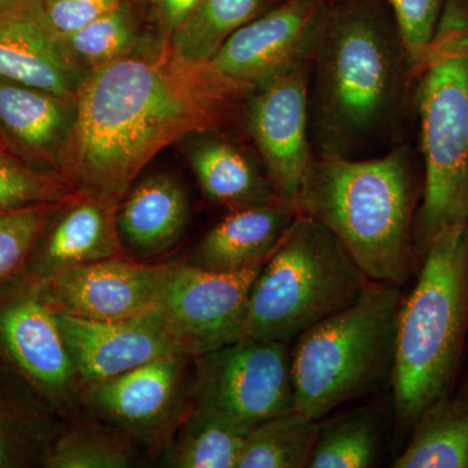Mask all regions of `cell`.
Returning a JSON list of instances; mask_svg holds the SVG:
<instances>
[{
    "mask_svg": "<svg viewBox=\"0 0 468 468\" xmlns=\"http://www.w3.org/2000/svg\"><path fill=\"white\" fill-rule=\"evenodd\" d=\"M140 42L128 57L89 70L81 86L57 167L73 194L120 205L160 151L218 131L250 94L209 61L180 57L169 37Z\"/></svg>",
    "mask_w": 468,
    "mask_h": 468,
    "instance_id": "1",
    "label": "cell"
},
{
    "mask_svg": "<svg viewBox=\"0 0 468 468\" xmlns=\"http://www.w3.org/2000/svg\"><path fill=\"white\" fill-rule=\"evenodd\" d=\"M414 72L392 14L377 0H347L329 8L310 64L314 151L363 159L399 146Z\"/></svg>",
    "mask_w": 468,
    "mask_h": 468,
    "instance_id": "2",
    "label": "cell"
},
{
    "mask_svg": "<svg viewBox=\"0 0 468 468\" xmlns=\"http://www.w3.org/2000/svg\"><path fill=\"white\" fill-rule=\"evenodd\" d=\"M371 282L401 286L411 264L414 177L406 146L363 159L315 156L294 201Z\"/></svg>",
    "mask_w": 468,
    "mask_h": 468,
    "instance_id": "3",
    "label": "cell"
},
{
    "mask_svg": "<svg viewBox=\"0 0 468 468\" xmlns=\"http://www.w3.org/2000/svg\"><path fill=\"white\" fill-rule=\"evenodd\" d=\"M415 288L397 316L392 380L396 414L415 423L431 403L448 396L468 322V223L440 230Z\"/></svg>",
    "mask_w": 468,
    "mask_h": 468,
    "instance_id": "4",
    "label": "cell"
},
{
    "mask_svg": "<svg viewBox=\"0 0 468 468\" xmlns=\"http://www.w3.org/2000/svg\"><path fill=\"white\" fill-rule=\"evenodd\" d=\"M399 285L372 282L358 300L298 337L292 358L295 411L322 420L392 378Z\"/></svg>",
    "mask_w": 468,
    "mask_h": 468,
    "instance_id": "5",
    "label": "cell"
},
{
    "mask_svg": "<svg viewBox=\"0 0 468 468\" xmlns=\"http://www.w3.org/2000/svg\"><path fill=\"white\" fill-rule=\"evenodd\" d=\"M372 282L334 233L298 214L252 285L245 337L292 343Z\"/></svg>",
    "mask_w": 468,
    "mask_h": 468,
    "instance_id": "6",
    "label": "cell"
},
{
    "mask_svg": "<svg viewBox=\"0 0 468 468\" xmlns=\"http://www.w3.org/2000/svg\"><path fill=\"white\" fill-rule=\"evenodd\" d=\"M419 85L423 203L415 236L424 249L440 230L468 223V58H428Z\"/></svg>",
    "mask_w": 468,
    "mask_h": 468,
    "instance_id": "7",
    "label": "cell"
},
{
    "mask_svg": "<svg viewBox=\"0 0 468 468\" xmlns=\"http://www.w3.org/2000/svg\"><path fill=\"white\" fill-rule=\"evenodd\" d=\"M194 399L252 428L294 409L288 344L243 337L197 356Z\"/></svg>",
    "mask_w": 468,
    "mask_h": 468,
    "instance_id": "8",
    "label": "cell"
},
{
    "mask_svg": "<svg viewBox=\"0 0 468 468\" xmlns=\"http://www.w3.org/2000/svg\"><path fill=\"white\" fill-rule=\"evenodd\" d=\"M264 263L232 273L175 264L156 316L187 356L236 343L245 337L252 285Z\"/></svg>",
    "mask_w": 468,
    "mask_h": 468,
    "instance_id": "9",
    "label": "cell"
},
{
    "mask_svg": "<svg viewBox=\"0 0 468 468\" xmlns=\"http://www.w3.org/2000/svg\"><path fill=\"white\" fill-rule=\"evenodd\" d=\"M310 64L292 68L254 89L246 103V126L268 180L280 199L292 203L315 159L310 135Z\"/></svg>",
    "mask_w": 468,
    "mask_h": 468,
    "instance_id": "10",
    "label": "cell"
},
{
    "mask_svg": "<svg viewBox=\"0 0 468 468\" xmlns=\"http://www.w3.org/2000/svg\"><path fill=\"white\" fill-rule=\"evenodd\" d=\"M329 8L326 0H284L239 27L209 63L254 90L311 61Z\"/></svg>",
    "mask_w": 468,
    "mask_h": 468,
    "instance_id": "11",
    "label": "cell"
},
{
    "mask_svg": "<svg viewBox=\"0 0 468 468\" xmlns=\"http://www.w3.org/2000/svg\"><path fill=\"white\" fill-rule=\"evenodd\" d=\"M174 266L111 258L61 271L38 285L58 313L116 322L155 313Z\"/></svg>",
    "mask_w": 468,
    "mask_h": 468,
    "instance_id": "12",
    "label": "cell"
},
{
    "mask_svg": "<svg viewBox=\"0 0 468 468\" xmlns=\"http://www.w3.org/2000/svg\"><path fill=\"white\" fill-rule=\"evenodd\" d=\"M55 313L77 374L90 385L162 356L186 354L155 313L116 322Z\"/></svg>",
    "mask_w": 468,
    "mask_h": 468,
    "instance_id": "13",
    "label": "cell"
},
{
    "mask_svg": "<svg viewBox=\"0 0 468 468\" xmlns=\"http://www.w3.org/2000/svg\"><path fill=\"white\" fill-rule=\"evenodd\" d=\"M88 73L48 27L39 0L0 12V79L79 100Z\"/></svg>",
    "mask_w": 468,
    "mask_h": 468,
    "instance_id": "14",
    "label": "cell"
},
{
    "mask_svg": "<svg viewBox=\"0 0 468 468\" xmlns=\"http://www.w3.org/2000/svg\"><path fill=\"white\" fill-rule=\"evenodd\" d=\"M0 346L21 374L48 397L67 396L80 380L57 313L39 285L0 307Z\"/></svg>",
    "mask_w": 468,
    "mask_h": 468,
    "instance_id": "15",
    "label": "cell"
},
{
    "mask_svg": "<svg viewBox=\"0 0 468 468\" xmlns=\"http://www.w3.org/2000/svg\"><path fill=\"white\" fill-rule=\"evenodd\" d=\"M187 354H172L90 385V399L116 423L149 433L174 414L183 388Z\"/></svg>",
    "mask_w": 468,
    "mask_h": 468,
    "instance_id": "16",
    "label": "cell"
},
{
    "mask_svg": "<svg viewBox=\"0 0 468 468\" xmlns=\"http://www.w3.org/2000/svg\"><path fill=\"white\" fill-rule=\"evenodd\" d=\"M297 217L294 203L280 198L230 211L197 243L190 264L207 272L232 273L263 263Z\"/></svg>",
    "mask_w": 468,
    "mask_h": 468,
    "instance_id": "17",
    "label": "cell"
},
{
    "mask_svg": "<svg viewBox=\"0 0 468 468\" xmlns=\"http://www.w3.org/2000/svg\"><path fill=\"white\" fill-rule=\"evenodd\" d=\"M117 207L115 203L81 194L63 203L37 255V277L45 282L69 268L124 257L117 232Z\"/></svg>",
    "mask_w": 468,
    "mask_h": 468,
    "instance_id": "18",
    "label": "cell"
},
{
    "mask_svg": "<svg viewBox=\"0 0 468 468\" xmlns=\"http://www.w3.org/2000/svg\"><path fill=\"white\" fill-rule=\"evenodd\" d=\"M189 214V198L180 181L165 174L144 178L117 207L122 248L144 258L168 251L184 236Z\"/></svg>",
    "mask_w": 468,
    "mask_h": 468,
    "instance_id": "19",
    "label": "cell"
},
{
    "mask_svg": "<svg viewBox=\"0 0 468 468\" xmlns=\"http://www.w3.org/2000/svg\"><path fill=\"white\" fill-rule=\"evenodd\" d=\"M77 106V100L0 79V128L55 167L75 125Z\"/></svg>",
    "mask_w": 468,
    "mask_h": 468,
    "instance_id": "20",
    "label": "cell"
},
{
    "mask_svg": "<svg viewBox=\"0 0 468 468\" xmlns=\"http://www.w3.org/2000/svg\"><path fill=\"white\" fill-rule=\"evenodd\" d=\"M189 160L203 193L229 211L279 199L267 175L230 141L207 135L193 144Z\"/></svg>",
    "mask_w": 468,
    "mask_h": 468,
    "instance_id": "21",
    "label": "cell"
},
{
    "mask_svg": "<svg viewBox=\"0 0 468 468\" xmlns=\"http://www.w3.org/2000/svg\"><path fill=\"white\" fill-rule=\"evenodd\" d=\"M396 468H468V399H437L415 420Z\"/></svg>",
    "mask_w": 468,
    "mask_h": 468,
    "instance_id": "22",
    "label": "cell"
},
{
    "mask_svg": "<svg viewBox=\"0 0 468 468\" xmlns=\"http://www.w3.org/2000/svg\"><path fill=\"white\" fill-rule=\"evenodd\" d=\"M320 423L301 412L277 415L252 427L237 468H304L318 439Z\"/></svg>",
    "mask_w": 468,
    "mask_h": 468,
    "instance_id": "23",
    "label": "cell"
},
{
    "mask_svg": "<svg viewBox=\"0 0 468 468\" xmlns=\"http://www.w3.org/2000/svg\"><path fill=\"white\" fill-rule=\"evenodd\" d=\"M267 0H197L180 27L169 34L180 57L209 61L239 27L257 17Z\"/></svg>",
    "mask_w": 468,
    "mask_h": 468,
    "instance_id": "24",
    "label": "cell"
},
{
    "mask_svg": "<svg viewBox=\"0 0 468 468\" xmlns=\"http://www.w3.org/2000/svg\"><path fill=\"white\" fill-rule=\"evenodd\" d=\"M251 428L196 406L187 418L172 463L178 468H237Z\"/></svg>",
    "mask_w": 468,
    "mask_h": 468,
    "instance_id": "25",
    "label": "cell"
},
{
    "mask_svg": "<svg viewBox=\"0 0 468 468\" xmlns=\"http://www.w3.org/2000/svg\"><path fill=\"white\" fill-rule=\"evenodd\" d=\"M377 421L368 412H356L323 427L314 445L309 468H367L377 461Z\"/></svg>",
    "mask_w": 468,
    "mask_h": 468,
    "instance_id": "26",
    "label": "cell"
},
{
    "mask_svg": "<svg viewBox=\"0 0 468 468\" xmlns=\"http://www.w3.org/2000/svg\"><path fill=\"white\" fill-rule=\"evenodd\" d=\"M61 41L85 69L91 70L128 57L140 38L131 8L122 3L88 26L61 37Z\"/></svg>",
    "mask_w": 468,
    "mask_h": 468,
    "instance_id": "27",
    "label": "cell"
},
{
    "mask_svg": "<svg viewBox=\"0 0 468 468\" xmlns=\"http://www.w3.org/2000/svg\"><path fill=\"white\" fill-rule=\"evenodd\" d=\"M75 194L60 176L37 171L0 144V211L58 205Z\"/></svg>",
    "mask_w": 468,
    "mask_h": 468,
    "instance_id": "28",
    "label": "cell"
},
{
    "mask_svg": "<svg viewBox=\"0 0 468 468\" xmlns=\"http://www.w3.org/2000/svg\"><path fill=\"white\" fill-rule=\"evenodd\" d=\"M66 203V202H64ZM58 205H38L0 211V284L26 263L33 246Z\"/></svg>",
    "mask_w": 468,
    "mask_h": 468,
    "instance_id": "29",
    "label": "cell"
},
{
    "mask_svg": "<svg viewBox=\"0 0 468 468\" xmlns=\"http://www.w3.org/2000/svg\"><path fill=\"white\" fill-rule=\"evenodd\" d=\"M132 452L103 433L75 430L61 436L48 452L51 468H124L132 466Z\"/></svg>",
    "mask_w": 468,
    "mask_h": 468,
    "instance_id": "30",
    "label": "cell"
},
{
    "mask_svg": "<svg viewBox=\"0 0 468 468\" xmlns=\"http://www.w3.org/2000/svg\"><path fill=\"white\" fill-rule=\"evenodd\" d=\"M448 0H387L415 70H423Z\"/></svg>",
    "mask_w": 468,
    "mask_h": 468,
    "instance_id": "31",
    "label": "cell"
},
{
    "mask_svg": "<svg viewBox=\"0 0 468 468\" xmlns=\"http://www.w3.org/2000/svg\"><path fill=\"white\" fill-rule=\"evenodd\" d=\"M124 0H39L48 27L58 37L76 32L95 18L119 7Z\"/></svg>",
    "mask_w": 468,
    "mask_h": 468,
    "instance_id": "32",
    "label": "cell"
},
{
    "mask_svg": "<svg viewBox=\"0 0 468 468\" xmlns=\"http://www.w3.org/2000/svg\"><path fill=\"white\" fill-rule=\"evenodd\" d=\"M436 55H461L468 58V20L461 17L458 9L440 20L439 30L427 61Z\"/></svg>",
    "mask_w": 468,
    "mask_h": 468,
    "instance_id": "33",
    "label": "cell"
},
{
    "mask_svg": "<svg viewBox=\"0 0 468 468\" xmlns=\"http://www.w3.org/2000/svg\"><path fill=\"white\" fill-rule=\"evenodd\" d=\"M155 3L163 26L172 33L187 17L197 0H155Z\"/></svg>",
    "mask_w": 468,
    "mask_h": 468,
    "instance_id": "34",
    "label": "cell"
},
{
    "mask_svg": "<svg viewBox=\"0 0 468 468\" xmlns=\"http://www.w3.org/2000/svg\"><path fill=\"white\" fill-rule=\"evenodd\" d=\"M15 452L11 440L7 435V431L3 427L0 421V467L9 466L14 461Z\"/></svg>",
    "mask_w": 468,
    "mask_h": 468,
    "instance_id": "35",
    "label": "cell"
},
{
    "mask_svg": "<svg viewBox=\"0 0 468 468\" xmlns=\"http://www.w3.org/2000/svg\"><path fill=\"white\" fill-rule=\"evenodd\" d=\"M16 0H0V12L5 11L9 5H14Z\"/></svg>",
    "mask_w": 468,
    "mask_h": 468,
    "instance_id": "36",
    "label": "cell"
},
{
    "mask_svg": "<svg viewBox=\"0 0 468 468\" xmlns=\"http://www.w3.org/2000/svg\"><path fill=\"white\" fill-rule=\"evenodd\" d=\"M0 144H3V140H2V138H0Z\"/></svg>",
    "mask_w": 468,
    "mask_h": 468,
    "instance_id": "37",
    "label": "cell"
},
{
    "mask_svg": "<svg viewBox=\"0 0 468 468\" xmlns=\"http://www.w3.org/2000/svg\"><path fill=\"white\" fill-rule=\"evenodd\" d=\"M134 2H143V0H134Z\"/></svg>",
    "mask_w": 468,
    "mask_h": 468,
    "instance_id": "38",
    "label": "cell"
}]
</instances>
